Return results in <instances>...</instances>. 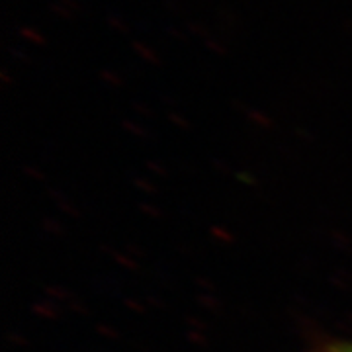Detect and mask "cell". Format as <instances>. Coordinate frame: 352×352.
Here are the masks:
<instances>
[{
  "instance_id": "obj_1",
  "label": "cell",
  "mask_w": 352,
  "mask_h": 352,
  "mask_svg": "<svg viewBox=\"0 0 352 352\" xmlns=\"http://www.w3.org/2000/svg\"><path fill=\"white\" fill-rule=\"evenodd\" d=\"M327 352H352V342H344V344H337L333 349H329Z\"/></svg>"
}]
</instances>
